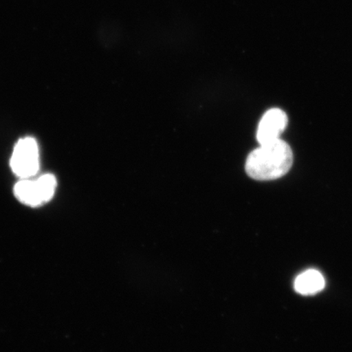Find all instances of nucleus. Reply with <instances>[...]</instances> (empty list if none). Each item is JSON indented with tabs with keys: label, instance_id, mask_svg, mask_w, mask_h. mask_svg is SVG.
<instances>
[{
	"label": "nucleus",
	"instance_id": "nucleus-1",
	"mask_svg": "<svg viewBox=\"0 0 352 352\" xmlns=\"http://www.w3.org/2000/svg\"><path fill=\"white\" fill-rule=\"evenodd\" d=\"M293 165V152L289 145L278 139L261 144L249 154L245 164L250 178L261 182L283 177Z\"/></svg>",
	"mask_w": 352,
	"mask_h": 352
},
{
	"label": "nucleus",
	"instance_id": "nucleus-2",
	"mask_svg": "<svg viewBox=\"0 0 352 352\" xmlns=\"http://www.w3.org/2000/svg\"><path fill=\"white\" fill-rule=\"evenodd\" d=\"M56 188L55 176L47 174L34 180L21 179L14 187V193L22 204L36 208L50 201L54 196Z\"/></svg>",
	"mask_w": 352,
	"mask_h": 352
},
{
	"label": "nucleus",
	"instance_id": "nucleus-3",
	"mask_svg": "<svg viewBox=\"0 0 352 352\" xmlns=\"http://www.w3.org/2000/svg\"><path fill=\"white\" fill-rule=\"evenodd\" d=\"M11 168L21 179H29L38 173L39 151L32 138H25L16 143L10 161Z\"/></svg>",
	"mask_w": 352,
	"mask_h": 352
},
{
	"label": "nucleus",
	"instance_id": "nucleus-4",
	"mask_svg": "<svg viewBox=\"0 0 352 352\" xmlns=\"http://www.w3.org/2000/svg\"><path fill=\"white\" fill-rule=\"evenodd\" d=\"M287 124L288 117L283 110L276 108L268 110L258 126V142L263 144L280 139Z\"/></svg>",
	"mask_w": 352,
	"mask_h": 352
},
{
	"label": "nucleus",
	"instance_id": "nucleus-5",
	"mask_svg": "<svg viewBox=\"0 0 352 352\" xmlns=\"http://www.w3.org/2000/svg\"><path fill=\"white\" fill-rule=\"evenodd\" d=\"M325 280L318 270H309L299 274L294 281V289L302 296H314L324 288Z\"/></svg>",
	"mask_w": 352,
	"mask_h": 352
}]
</instances>
